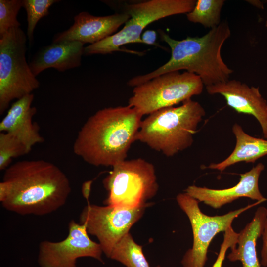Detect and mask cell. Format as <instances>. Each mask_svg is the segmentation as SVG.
I'll return each mask as SVG.
<instances>
[{"label": "cell", "mask_w": 267, "mask_h": 267, "mask_svg": "<svg viewBox=\"0 0 267 267\" xmlns=\"http://www.w3.org/2000/svg\"><path fill=\"white\" fill-rule=\"evenodd\" d=\"M58 0H23V7L27 13L28 26L27 36L29 44L31 45L33 40L35 28L39 21L44 16H47L49 9Z\"/></svg>", "instance_id": "obj_22"}, {"label": "cell", "mask_w": 267, "mask_h": 267, "mask_svg": "<svg viewBox=\"0 0 267 267\" xmlns=\"http://www.w3.org/2000/svg\"><path fill=\"white\" fill-rule=\"evenodd\" d=\"M264 168L262 163H258L249 171L240 174L239 182L230 188L215 189L193 185L189 186L184 191L199 202H203L214 209H219L241 197L261 202L266 200L259 188V177Z\"/></svg>", "instance_id": "obj_13"}, {"label": "cell", "mask_w": 267, "mask_h": 267, "mask_svg": "<svg viewBox=\"0 0 267 267\" xmlns=\"http://www.w3.org/2000/svg\"><path fill=\"white\" fill-rule=\"evenodd\" d=\"M141 39L143 44L162 47L156 42L157 33L154 30H147L143 32L141 35Z\"/></svg>", "instance_id": "obj_26"}, {"label": "cell", "mask_w": 267, "mask_h": 267, "mask_svg": "<svg viewBox=\"0 0 267 267\" xmlns=\"http://www.w3.org/2000/svg\"><path fill=\"white\" fill-rule=\"evenodd\" d=\"M33 93L26 95L14 102L0 122V132L10 133L18 138L30 152L34 145L44 141L40 129L33 117L37 109L31 106Z\"/></svg>", "instance_id": "obj_15"}, {"label": "cell", "mask_w": 267, "mask_h": 267, "mask_svg": "<svg viewBox=\"0 0 267 267\" xmlns=\"http://www.w3.org/2000/svg\"><path fill=\"white\" fill-rule=\"evenodd\" d=\"M181 209L188 217L193 233V244L184 254L183 267H204L207 260V252L214 237L232 226L234 220L255 204L248 205L220 216H208L199 207V201L185 192L176 197Z\"/></svg>", "instance_id": "obj_9"}, {"label": "cell", "mask_w": 267, "mask_h": 267, "mask_svg": "<svg viewBox=\"0 0 267 267\" xmlns=\"http://www.w3.org/2000/svg\"><path fill=\"white\" fill-rule=\"evenodd\" d=\"M232 132L236 138L235 147L225 159L218 163H211L207 168L223 171L236 163H254L267 155V140L255 137L246 134L242 127L235 124Z\"/></svg>", "instance_id": "obj_18"}, {"label": "cell", "mask_w": 267, "mask_h": 267, "mask_svg": "<svg viewBox=\"0 0 267 267\" xmlns=\"http://www.w3.org/2000/svg\"><path fill=\"white\" fill-rule=\"evenodd\" d=\"M246 1L254 6H256L259 8H262V9L263 8V4L262 2L260 0H246Z\"/></svg>", "instance_id": "obj_27"}, {"label": "cell", "mask_w": 267, "mask_h": 267, "mask_svg": "<svg viewBox=\"0 0 267 267\" xmlns=\"http://www.w3.org/2000/svg\"><path fill=\"white\" fill-rule=\"evenodd\" d=\"M147 205L134 208L99 206L89 202L80 215V223L98 240L103 253L109 258L116 244L143 216Z\"/></svg>", "instance_id": "obj_10"}, {"label": "cell", "mask_w": 267, "mask_h": 267, "mask_svg": "<svg viewBox=\"0 0 267 267\" xmlns=\"http://www.w3.org/2000/svg\"><path fill=\"white\" fill-rule=\"evenodd\" d=\"M142 116L128 105L99 110L79 131L74 153L92 166L113 167L126 160L137 140Z\"/></svg>", "instance_id": "obj_2"}, {"label": "cell", "mask_w": 267, "mask_h": 267, "mask_svg": "<svg viewBox=\"0 0 267 267\" xmlns=\"http://www.w3.org/2000/svg\"><path fill=\"white\" fill-rule=\"evenodd\" d=\"M238 233L236 232L232 227H229L223 234V240L221 244L217 258L212 267H222L227 250L236 247Z\"/></svg>", "instance_id": "obj_24"}, {"label": "cell", "mask_w": 267, "mask_h": 267, "mask_svg": "<svg viewBox=\"0 0 267 267\" xmlns=\"http://www.w3.org/2000/svg\"><path fill=\"white\" fill-rule=\"evenodd\" d=\"M130 18L125 12L95 16L81 12L74 17V23L68 29L53 36L52 42L77 41L93 44L114 34Z\"/></svg>", "instance_id": "obj_14"}, {"label": "cell", "mask_w": 267, "mask_h": 267, "mask_svg": "<svg viewBox=\"0 0 267 267\" xmlns=\"http://www.w3.org/2000/svg\"><path fill=\"white\" fill-rule=\"evenodd\" d=\"M263 245L261 251L260 263L263 266H267V216L266 217L262 233Z\"/></svg>", "instance_id": "obj_25"}, {"label": "cell", "mask_w": 267, "mask_h": 267, "mask_svg": "<svg viewBox=\"0 0 267 267\" xmlns=\"http://www.w3.org/2000/svg\"><path fill=\"white\" fill-rule=\"evenodd\" d=\"M267 216L266 208H258L251 221L238 233V246L231 248V252L227 256L230 261H240L241 267H261L256 244L258 239L262 235Z\"/></svg>", "instance_id": "obj_17"}, {"label": "cell", "mask_w": 267, "mask_h": 267, "mask_svg": "<svg viewBox=\"0 0 267 267\" xmlns=\"http://www.w3.org/2000/svg\"><path fill=\"white\" fill-rule=\"evenodd\" d=\"M224 0H198L193 9L186 14L187 19L205 27L213 28L220 24Z\"/></svg>", "instance_id": "obj_20"}, {"label": "cell", "mask_w": 267, "mask_h": 267, "mask_svg": "<svg viewBox=\"0 0 267 267\" xmlns=\"http://www.w3.org/2000/svg\"><path fill=\"white\" fill-rule=\"evenodd\" d=\"M25 145L15 136L0 132V170H5L13 158L29 153Z\"/></svg>", "instance_id": "obj_21"}, {"label": "cell", "mask_w": 267, "mask_h": 267, "mask_svg": "<svg viewBox=\"0 0 267 267\" xmlns=\"http://www.w3.org/2000/svg\"><path fill=\"white\" fill-rule=\"evenodd\" d=\"M205 114L202 106L191 99L179 106L162 108L142 120L136 140L172 157L191 146Z\"/></svg>", "instance_id": "obj_4"}, {"label": "cell", "mask_w": 267, "mask_h": 267, "mask_svg": "<svg viewBox=\"0 0 267 267\" xmlns=\"http://www.w3.org/2000/svg\"><path fill=\"white\" fill-rule=\"evenodd\" d=\"M71 187L66 174L44 160L10 165L0 182V202L5 210L21 215L44 216L64 206Z\"/></svg>", "instance_id": "obj_1"}, {"label": "cell", "mask_w": 267, "mask_h": 267, "mask_svg": "<svg viewBox=\"0 0 267 267\" xmlns=\"http://www.w3.org/2000/svg\"><path fill=\"white\" fill-rule=\"evenodd\" d=\"M103 180L108 191L104 204L134 208L148 204L159 186L154 165L138 158L115 165Z\"/></svg>", "instance_id": "obj_7"}, {"label": "cell", "mask_w": 267, "mask_h": 267, "mask_svg": "<svg viewBox=\"0 0 267 267\" xmlns=\"http://www.w3.org/2000/svg\"><path fill=\"white\" fill-rule=\"evenodd\" d=\"M156 267H161L160 266H157Z\"/></svg>", "instance_id": "obj_29"}, {"label": "cell", "mask_w": 267, "mask_h": 267, "mask_svg": "<svg viewBox=\"0 0 267 267\" xmlns=\"http://www.w3.org/2000/svg\"><path fill=\"white\" fill-rule=\"evenodd\" d=\"M162 41L171 49L170 59L153 72L134 77L128 85L136 87L166 73L185 70L200 77L206 87L226 82L233 70L221 55L222 47L231 35L228 23L223 21L202 37H187L181 40L172 39L158 30Z\"/></svg>", "instance_id": "obj_3"}, {"label": "cell", "mask_w": 267, "mask_h": 267, "mask_svg": "<svg viewBox=\"0 0 267 267\" xmlns=\"http://www.w3.org/2000/svg\"><path fill=\"white\" fill-rule=\"evenodd\" d=\"M84 45L79 41H64L52 42L42 47L29 63L33 73L37 76L50 68L64 72L80 66L84 53Z\"/></svg>", "instance_id": "obj_16"}, {"label": "cell", "mask_w": 267, "mask_h": 267, "mask_svg": "<svg viewBox=\"0 0 267 267\" xmlns=\"http://www.w3.org/2000/svg\"><path fill=\"white\" fill-rule=\"evenodd\" d=\"M206 88L209 94L223 96L227 104L237 112L253 116L261 125L264 137L267 139V103L259 88L249 87L236 80H228Z\"/></svg>", "instance_id": "obj_12"}, {"label": "cell", "mask_w": 267, "mask_h": 267, "mask_svg": "<svg viewBox=\"0 0 267 267\" xmlns=\"http://www.w3.org/2000/svg\"><path fill=\"white\" fill-rule=\"evenodd\" d=\"M27 35L20 27L0 37V114L13 100L31 94L40 82L26 58Z\"/></svg>", "instance_id": "obj_6"}, {"label": "cell", "mask_w": 267, "mask_h": 267, "mask_svg": "<svg viewBox=\"0 0 267 267\" xmlns=\"http://www.w3.org/2000/svg\"><path fill=\"white\" fill-rule=\"evenodd\" d=\"M102 253L100 244L89 238L86 226L72 220L64 240L40 242L38 262L41 267H76L77 259L82 257H91L103 263Z\"/></svg>", "instance_id": "obj_11"}, {"label": "cell", "mask_w": 267, "mask_h": 267, "mask_svg": "<svg viewBox=\"0 0 267 267\" xmlns=\"http://www.w3.org/2000/svg\"><path fill=\"white\" fill-rule=\"evenodd\" d=\"M109 258L121 263L127 267H150L142 246L134 241L129 232L116 244Z\"/></svg>", "instance_id": "obj_19"}, {"label": "cell", "mask_w": 267, "mask_h": 267, "mask_svg": "<svg viewBox=\"0 0 267 267\" xmlns=\"http://www.w3.org/2000/svg\"><path fill=\"white\" fill-rule=\"evenodd\" d=\"M195 0H149L126 3L125 12L130 18L124 26L112 35L84 48V55L106 54L123 51L120 47L130 43H142V32L150 23L168 16L187 14L193 9Z\"/></svg>", "instance_id": "obj_5"}, {"label": "cell", "mask_w": 267, "mask_h": 267, "mask_svg": "<svg viewBox=\"0 0 267 267\" xmlns=\"http://www.w3.org/2000/svg\"><path fill=\"white\" fill-rule=\"evenodd\" d=\"M23 7V0H0V37L10 29L18 28V12Z\"/></svg>", "instance_id": "obj_23"}, {"label": "cell", "mask_w": 267, "mask_h": 267, "mask_svg": "<svg viewBox=\"0 0 267 267\" xmlns=\"http://www.w3.org/2000/svg\"><path fill=\"white\" fill-rule=\"evenodd\" d=\"M204 84L198 75L173 71L158 76L134 87L128 105L141 115H149L200 94Z\"/></svg>", "instance_id": "obj_8"}, {"label": "cell", "mask_w": 267, "mask_h": 267, "mask_svg": "<svg viewBox=\"0 0 267 267\" xmlns=\"http://www.w3.org/2000/svg\"><path fill=\"white\" fill-rule=\"evenodd\" d=\"M265 25V27H267V20L266 21Z\"/></svg>", "instance_id": "obj_28"}]
</instances>
